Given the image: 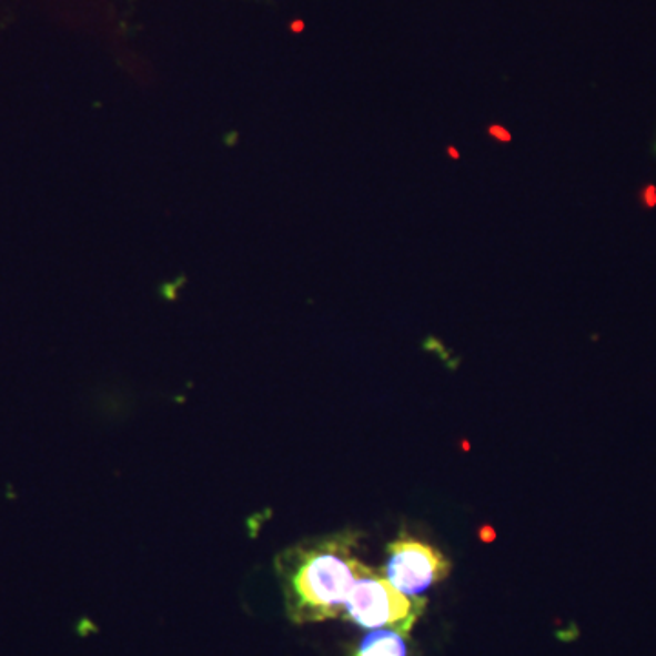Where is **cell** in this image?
Masks as SVG:
<instances>
[{"mask_svg":"<svg viewBox=\"0 0 656 656\" xmlns=\"http://www.w3.org/2000/svg\"><path fill=\"white\" fill-rule=\"evenodd\" d=\"M360 535L341 531L303 539L275 558V573L294 624H314L343 615L346 596L363 562L356 556Z\"/></svg>","mask_w":656,"mask_h":656,"instance_id":"6da1fadb","label":"cell"},{"mask_svg":"<svg viewBox=\"0 0 656 656\" xmlns=\"http://www.w3.org/2000/svg\"><path fill=\"white\" fill-rule=\"evenodd\" d=\"M425 606L427 602L422 596L403 595L383 571L363 564L341 616L363 629H388L408 636Z\"/></svg>","mask_w":656,"mask_h":656,"instance_id":"7a4b0ae2","label":"cell"},{"mask_svg":"<svg viewBox=\"0 0 656 656\" xmlns=\"http://www.w3.org/2000/svg\"><path fill=\"white\" fill-rule=\"evenodd\" d=\"M387 555L383 575L407 596H422L434 584L445 581L453 569L440 551L420 539H394L388 544Z\"/></svg>","mask_w":656,"mask_h":656,"instance_id":"3957f363","label":"cell"},{"mask_svg":"<svg viewBox=\"0 0 656 656\" xmlns=\"http://www.w3.org/2000/svg\"><path fill=\"white\" fill-rule=\"evenodd\" d=\"M351 656H408L407 636L388 629H374L363 636Z\"/></svg>","mask_w":656,"mask_h":656,"instance_id":"277c9868","label":"cell"},{"mask_svg":"<svg viewBox=\"0 0 656 656\" xmlns=\"http://www.w3.org/2000/svg\"><path fill=\"white\" fill-rule=\"evenodd\" d=\"M640 203L644 209H655L656 206V186L647 184L640 190Z\"/></svg>","mask_w":656,"mask_h":656,"instance_id":"5b68a950","label":"cell"},{"mask_svg":"<svg viewBox=\"0 0 656 656\" xmlns=\"http://www.w3.org/2000/svg\"><path fill=\"white\" fill-rule=\"evenodd\" d=\"M488 135L496 139V141H499V143H509V141H513V135H511L509 130H505V128L499 127V124L488 127Z\"/></svg>","mask_w":656,"mask_h":656,"instance_id":"8992f818","label":"cell"},{"mask_svg":"<svg viewBox=\"0 0 656 656\" xmlns=\"http://www.w3.org/2000/svg\"><path fill=\"white\" fill-rule=\"evenodd\" d=\"M447 153H448V158H453L454 161H458L460 159V153L458 150H456V148L454 147H448L447 148Z\"/></svg>","mask_w":656,"mask_h":656,"instance_id":"52a82bcc","label":"cell"},{"mask_svg":"<svg viewBox=\"0 0 656 656\" xmlns=\"http://www.w3.org/2000/svg\"><path fill=\"white\" fill-rule=\"evenodd\" d=\"M655 153H656V143H655Z\"/></svg>","mask_w":656,"mask_h":656,"instance_id":"ba28073f","label":"cell"}]
</instances>
